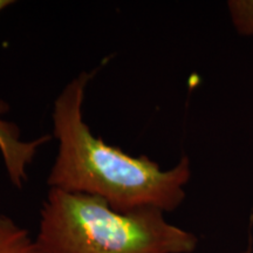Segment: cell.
Listing matches in <instances>:
<instances>
[{"mask_svg":"<svg viewBox=\"0 0 253 253\" xmlns=\"http://www.w3.org/2000/svg\"><path fill=\"white\" fill-rule=\"evenodd\" d=\"M96 73L81 72L54 101L52 121L58 154L47 184L99 197L121 212L143 208L172 212L185 199V186L191 178L189 157L162 170L145 155L131 156L94 135L84 119V103Z\"/></svg>","mask_w":253,"mask_h":253,"instance_id":"cell-1","label":"cell"},{"mask_svg":"<svg viewBox=\"0 0 253 253\" xmlns=\"http://www.w3.org/2000/svg\"><path fill=\"white\" fill-rule=\"evenodd\" d=\"M162 210L121 212L99 197L49 189L40 210L37 243L43 253H192L194 233Z\"/></svg>","mask_w":253,"mask_h":253,"instance_id":"cell-2","label":"cell"},{"mask_svg":"<svg viewBox=\"0 0 253 253\" xmlns=\"http://www.w3.org/2000/svg\"><path fill=\"white\" fill-rule=\"evenodd\" d=\"M8 112L9 104L0 99V154L9 181L15 188L21 189L28 181V168L40 148L50 140V136L23 141L19 126L2 119Z\"/></svg>","mask_w":253,"mask_h":253,"instance_id":"cell-3","label":"cell"},{"mask_svg":"<svg viewBox=\"0 0 253 253\" xmlns=\"http://www.w3.org/2000/svg\"><path fill=\"white\" fill-rule=\"evenodd\" d=\"M0 253H43L30 232L12 219L0 214Z\"/></svg>","mask_w":253,"mask_h":253,"instance_id":"cell-4","label":"cell"},{"mask_svg":"<svg viewBox=\"0 0 253 253\" xmlns=\"http://www.w3.org/2000/svg\"><path fill=\"white\" fill-rule=\"evenodd\" d=\"M229 9L237 31L253 36V1H230Z\"/></svg>","mask_w":253,"mask_h":253,"instance_id":"cell-5","label":"cell"},{"mask_svg":"<svg viewBox=\"0 0 253 253\" xmlns=\"http://www.w3.org/2000/svg\"><path fill=\"white\" fill-rule=\"evenodd\" d=\"M14 4V1H12V0H0V13H1L4 9H6L9 6H12Z\"/></svg>","mask_w":253,"mask_h":253,"instance_id":"cell-6","label":"cell"},{"mask_svg":"<svg viewBox=\"0 0 253 253\" xmlns=\"http://www.w3.org/2000/svg\"><path fill=\"white\" fill-rule=\"evenodd\" d=\"M242 253H253V239L250 237L249 244L246 246V249Z\"/></svg>","mask_w":253,"mask_h":253,"instance_id":"cell-7","label":"cell"}]
</instances>
